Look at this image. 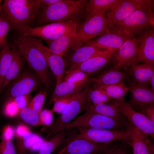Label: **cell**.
Returning <instances> with one entry per match:
<instances>
[{
  "label": "cell",
  "mask_w": 154,
  "mask_h": 154,
  "mask_svg": "<svg viewBox=\"0 0 154 154\" xmlns=\"http://www.w3.org/2000/svg\"><path fill=\"white\" fill-rule=\"evenodd\" d=\"M88 1L61 0L42 10H39L36 19L38 25L48 23L78 21L86 14Z\"/></svg>",
  "instance_id": "1"
},
{
  "label": "cell",
  "mask_w": 154,
  "mask_h": 154,
  "mask_svg": "<svg viewBox=\"0 0 154 154\" xmlns=\"http://www.w3.org/2000/svg\"><path fill=\"white\" fill-rule=\"evenodd\" d=\"M13 44L42 82L49 88L50 79L48 66L42 53L29 36L19 34L14 40Z\"/></svg>",
  "instance_id": "2"
},
{
  "label": "cell",
  "mask_w": 154,
  "mask_h": 154,
  "mask_svg": "<svg viewBox=\"0 0 154 154\" xmlns=\"http://www.w3.org/2000/svg\"><path fill=\"white\" fill-rule=\"evenodd\" d=\"M41 0H5L2 11L8 18L10 26L16 29L29 26L36 19Z\"/></svg>",
  "instance_id": "3"
},
{
  "label": "cell",
  "mask_w": 154,
  "mask_h": 154,
  "mask_svg": "<svg viewBox=\"0 0 154 154\" xmlns=\"http://www.w3.org/2000/svg\"><path fill=\"white\" fill-rule=\"evenodd\" d=\"M77 23L72 21L49 23L32 27L29 26L15 29L19 34L40 37L46 42L64 36L74 37L79 39Z\"/></svg>",
  "instance_id": "4"
},
{
  "label": "cell",
  "mask_w": 154,
  "mask_h": 154,
  "mask_svg": "<svg viewBox=\"0 0 154 154\" xmlns=\"http://www.w3.org/2000/svg\"><path fill=\"white\" fill-rule=\"evenodd\" d=\"M89 84L72 96L70 101L60 117L50 127L47 138L53 133L64 131L71 121L82 111H85L91 104L88 97L90 89Z\"/></svg>",
  "instance_id": "5"
},
{
  "label": "cell",
  "mask_w": 154,
  "mask_h": 154,
  "mask_svg": "<svg viewBox=\"0 0 154 154\" xmlns=\"http://www.w3.org/2000/svg\"><path fill=\"white\" fill-rule=\"evenodd\" d=\"M154 13L143 10H137L124 19L119 21L110 30L129 38L140 35L149 26L154 28Z\"/></svg>",
  "instance_id": "6"
},
{
  "label": "cell",
  "mask_w": 154,
  "mask_h": 154,
  "mask_svg": "<svg viewBox=\"0 0 154 154\" xmlns=\"http://www.w3.org/2000/svg\"><path fill=\"white\" fill-rule=\"evenodd\" d=\"M126 122L118 121L86 110L74 121L70 122L65 129L74 128H97L113 130L125 129Z\"/></svg>",
  "instance_id": "7"
},
{
  "label": "cell",
  "mask_w": 154,
  "mask_h": 154,
  "mask_svg": "<svg viewBox=\"0 0 154 154\" xmlns=\"http://www.w3.org/2000/svg\"><path fill=\"white\" fill-rule=\"evenodd\" d=\"M61 145L56 154H100L112 146L91 142L78 134L67 136Z\"/></svg>",
  "instance_id": "8"
},
{
  "label": "cell",
  "mask_w": 154,
  "mask_h": 154,
  "mask_svg": "<svg viewBox=\"0 0 154 154\" xmlns=\"http://www.w3.org/2000/svg\"><path fill=\"white\" fill-rule=\"evenodd\" d=\"M149 9L147 0H117L106 13L110 29L135 11L141 9L148 11Z\"/></svg>",
  "instance_id": "9"
},
{
  "label": "cell",
  "mask_w": 154,
  "mask_h": 154,
  "mask_svg": "<svg viewBox=\"0 0 154 154\" xmlns=\"http://www.w3.org/2000/svg\"><path fill=\"white\" fill-rule=\"evenodd\" d=\"M80 136L95 143L108 144L116 140L127 142L129 132L125 129L113 130L97 128H78Z\"/></svg>",
  "instance_id": "10"
},
{
  "label": "cell",
  "mask_w": 154,
  "mask_h": 154,
  "mask_svg": "<svg viewBox=\"0 0 154 154\" xmlns=\"http://www.w3.org/2000/svg\"><path fill=\"white\" fill-rule=\"evenodd\" d=\"M110 31L106 13L84 21L77 31L80 40L84 44Z\"/></svg>",
  "instance_id": "11"
},
{
  "label": "cell",
  "mask_w": 154,
  "mask_h": 154,
  "mask_svg": "<svg viewBox=\"0 0 154 154\" xmlns=\"http://www.w3.org/2000/svg\"><path fill=\"white\" fill-rule=\"evenodd\" d=\"M29 36L31 39L42 54L47 65L54 76L56 86L64 81L66 75V62L62 57L52 52L42 43L41 39Z\"/></svg>",
  "instance_id": "12"
},
{
  "label": "cell",
  "mask_w": 154,
  "mask_h": 154,
  "mask_svg": "<svg viewBox=\"0 0 154 154\" xmlns=\"http://www.w3.org/2000/svg\"><path fill=\"white\" fill-rule=\"evenodd\" d=\"M111 101L130 122L153 138L154 123L143 114L133 109L125 102V99L120 101L111 100Z\"/></svg>",
  "instance_id": "13"
},
{
  "label": "cell",
  "mask_w": 154,
  "mask_h": 154,
  "mask_svg": "<svg viewBox=\"0 0 154 154\" xmlns=\"http://www.w3.org/2000/svg\"><path fill=\"white\" fill-rule=\"evenodd\" d=\"M12 81L8 92L10 99L31 94L38 87L42 82L36 74L29 71L20 73Z\"/></svg>",
  "instance_id": "14"
},
{
  "label": "cell",
  "mask_w": 154,
  "mask_h": 154,
  "mask_svg": "<svg viewBox=\"0 0 154 154\" xmlns=\"http://www.w3.org/2000/svg\"><path fill=\"white\" fill-rule=\"evenodd\" d=\"M126 81L130 94L129 100L127 103L133 109L138 110L145 106L154 104V92L151 88L129 78Z\"/></svg>",
  "instance_id": "15"
},
{
  "label": "cell",
  "mask_w": 154,
  "mask_h": 154,
  "mask_svg": "<svg viewBox=\"0 0 154 154\" xmlns=\"http://www.w3.org/2000/svg\"><path fill=\"white\" fill-rule=\"evenodd\" d=\"M139 39V46L130 64L141 63L154 64L153 28L143 32Z\"/></svg>",
  "instance_id": "16"
},
{
  "label": "cell",
  "mask_w": 154,
  "mask_h": 154,
  "mask_svg": "<svg viewBox=\"0 0 154 154\" xmlns=\"http://www.w3.org/2000/svg\"><path fill=\"white\" fill-rule=\"evenodd\" d=\"M125 127L129 132L127 142L132 147L133 154H153V146L149 143L148 134L129 121Z\"/></svg>",
  "instance_id": "17"
},
{
  "label": "cell",
  "mask_w": 154,
  "mask_h": 154,
  "mask_svg": "<svg viewBox=\"0 0 154 154\" xmlns=\"http://www.w3.org/2000/svg\"><path fill=\"white\" fill-rule=\"evenodd\" d=\"M117 50H109L100 55L91 58L77 65L69 66V71H79L91 75L96 73L108 65Z\"/></svg>",
  "instance_id": "18"
},
{
  "label": "cell",
  "mask_w": 154,
  "mask_h": 154,
  "mask_svg": "<svg viewBox=\"0 0 154 154\" xmlns=\"http://www.w3.org/2000/svg\"><path fill=\"white\" fill-rule=\"evenodd\" d=\"M139 43V38L134 37L127 40L118 49L110 63L126 72L135 54Z\"/></svg>",
  "instance_id": "19"
},
{
  "label": "cell",
  "mask_w": 154,
  "mask_h": 154,
  "mask_svg": "<svg viewBox=\"0 0 154 154\" xmlns=\"http://www.w3.org/2000/svg\"><path fill=\"white\" fill-rule=\"evenodd\" d=\"M129 38L110 30L109 32L90 40L85 44L102 49L116 50Z\"/></svg>",
  "instance_id": "20"
},
{
  "label": "cell",
  "mask_w": 154,
  "mask_h": 154,
  "mask_svg": "<svg viewBox=\"0 0 154 154\" xmlns=\"http://www.w3.org/2000/svg\"><path fill=\"white\" fill-rule=\"evenodd\" d=\"M91 79L77 82L63 81L56 85L47 104L49 106L56 102L75 94L91 82Z\"/></svg>",
  "instance_id": "21"
},
{
  "label": "cell",
  "mask_w": 154,
  "mask_h": 154,
  "mask_svg": "<svg viewBox=\"0 0 154 154\" xmlns=\"http://www.w3.org/2000/svg\"><path fill=\"white\" fill-rule=\"evenodd\" d=\"M127 73L119 67L112 65L108 67L97 76L91 79L94 84V88L111 85L129 79Z\"/></svg>",
  "instance_id": "22"
},
{
  "label": "cell",
  "mask_w": 154,
  "mask_h": 154,
  "mask_svg": "<svg viewBox=\"0 0 154 154\" xmlns=\"http://www.w3.org/2000/svg\"><path fill=\"white\" fill-rule=\"evenodd\" d=\"M47 47L52 52L62 57L71 49L74 50L83 46V43L76 37L64 36L47 42Z\"/></svg>",
  "instance_id": "23"
},
{
  "label": "cell",
  "mask_w": 154,
  "mask_h": 154,
  "mask_svg": "<svg viewBox=\"0 0 154 154\" xmlns=\"http://www.w3.org/2000/svg\"><path fill=\"white\" fill-rule=\"evenodd\" d=\"M108 50L85 45L74 50L68 56L65 60L67 65L69 66L75 65L91 58L102 54Z\"/></svg>",
  "instance_id": "24"
},
{
  "label": "cell",
  "mask_w": 154,
  "mask_h": 154,
  "mask_svg": "<svg viewBox=\"0 0 154 154\" xmlns=\"http://www.w3.org/2000/svg\"><path fill=\"white\" fill-rule=\"evenodd\" d=\"M126 72L132 78V80L139 84L148 86L154 74V64L133 63L127 67Z\"/></svg>",
  "instance_id": "25"
},
{
  "label": "cell",
  "mask_w": 154,
  "mask_h": 154,
  "mask_svg": "<svg viewBox=\"0 0 154 154\" xmlns=\"http://www.w3.org/2000/svg\"><path fill=\"white\" fill-rule=\"evenodd\" d=\"M13 57L5 75L1 88V92L10 82L13 80L20 74L25 62L24 58L20 54L13 44H11Z\"/></svg>",
  "instance_id": "26"
},
{
  "label": "cell",
  "mask_w": 154,
  "mask_h": 154,
  "mask_svg": "<svg viewBox=\"0 0 154 154\" xmlns=\"http://www.w3.org/2000/svg\"><path fill=\"white\" fill-rule=\"evenodd\" d=\"M86 110L118 121H126L125 117L112 102L111 100L107 103L91 104L88 106Z\"/></svg>",
  "instance_id": "27"
},
{
  "label": "cell",
  "mask_w": 154,
  "mask_h": 154,
  "mask_svg": "<svg viewBox=\"0 0 154 154\" xmlns=\"http://www.w3.org/2000/svg\"><path fill=\"white\" fill-rule=\"evenodd\" d=\"M117 0H90L86 7V19L87 21L96 16L106 13Z\"/></svg>",
  "instance_id": "28"
},
{
  "label": "cell",
  "mask_w": 154,
  "mask_h": 154,
  "mask_svg": "<svg viewBox=\"0 0 154 154\" xmlns=\"http://www.w3.org/2000/svg\"><path fill=\"white\" fill-rule=\"evenodd\" d=\"M11 45L7 43L0 52V94L5 75L12 58Z\"/></svg>",
  "instance_id": "29"
},
{
  "label": "cell",
  "mask_w": 154,
  "mask_h": 154,
  "mask_svg": "<svg viewBox=\"0 0 154 154\" xmlns=\"http://www.w3.org/2000/svg\"><path fill=\"white\" fill-rule=\"evenodd\" d=\"M49 140L45 141L37 154H51L58 146L61 145L67 137L66 131L60 132Z\"/></svg>",
  "instance_id": "30"
},
{
  "label": "cell",
  "mask_w": 154,
  "mask_h": 154,
  "mask_svg": "<svg viewBox=\"0 0 154 154\" xmlns=\"http://www.w3.org/2000/svg\"><path fill=\"white\" fill-rule=\"evenodd\" d=\"M125 81L123 80L116 84L100 86L96 88H102L106 92L111 98L117 100H121L125 99V96L128 91V86Z\"/></svg>",
  "instance_id": "31"
},
{
  "label": "cell",
  "mask_w": 154,
  "mask_h": 154,
  "mask_svg": "<svg viewBox=\"0 0 154 154\" xmlns=\"http://www.w3.org/2000/svg\"><path fill=\"white\" fill-rule=\"evenodd\" d=\"M88 97L90 102L93 104L107 103L110 101L111 98L106 92L101 88H97L90 90Z\"/></svg>",
  "instance_id": "32"
},
{
  "label": "cell",
  "mask_w": 154,
  "mask_h": 154,
  "mask_svg": "<svg viewBox=\"0 0 154 154\" xmlns=\"http://www.w3.org/2000/svg\"><path fill=\"white\" fill-rule=\"evenodd\" d=\"M20 113L21 117L26 122L32 125H39V114L33 109L27 106Z\"/></svg>",
  "instance_id": "33"
},
{
  "label": "cell",
  "mask_w": 154,
  "mask_h": 154,
  "mask_svg": "<svg viewBox=\"0 0 154 154\" xmlns=\"http://www.w3.org/2000/svg\"><path fill=\"white\" fill-rule=\"evenodd\" d=\"M10 27L8 18L1 11L0 16V49L7 43L6 37Z\"/></svg>",
  "instance_id": "34"
},
{
  "label": "cell",
  "mask_w": 154,
  "mask_h": 154,
  "mask_svg": "<svg viewBox=\"0 0 154 154\" xmlns=\"http://www.w3.org/2000/svg\"><path fill=\"white\" fill-rule=\"evenodd\" d=\"M46 94V91L40 92L29 102L27 106L33 109L39 114L43 107Z\"/></svg>",
  "instance_id": "35"
},
{
  "label": "cell",
  "mask_w": 154,
  "mask_h": 154,
  "mask_svg": "<svg viewBox=\"0 0 154 154\" xmlns=\"http://www.w3.org/2000/svg\"><path fill=\"white\" fill-rule=\"evenodd\" d=\"M90 74L79 71H69L66 70L64 81L71 82H80L90 78Z\"/></svg>",
  "instance_id": "36"
},
{
  "label": "cell",
  "mask_w": 154,
  "mask_h": 154,
  "mask_svg": "<svg viewBox=\"0 0 154 154\" xmlns=\"http://www.w3.org/2000/svg\"><path fill=\"white\" fill-rule=\"evenodd\" d=\"M39 125H50L53 120V112L52 110L45 109L39 114Z\"/></svg>",
  "instance_id": "37"
},
{
  "label": "cell",
  "mask_w": 154,
  "mask_h": 154,
  "mask_svg": "<svg viewBox=\"0 0 154 154\" xmlns=\"http://www.w3.org/2000/svg\"><path fill=\"white\" fill-rule=\"evenodd\" d=\"M0 154H18V153L10 141L3 140L0 143Z\"/></svg>",
  "instance_id": "38"
},
{
  "label": "cell",
  "mask_w": 154,
  "mask_h": 154,
  "mask_svg": "<svg viewBox=\"0 0 154 154\" xmlns=\"http://www.w3.org/2000/svg\"><path fill=\"white\" fill-rule=\"evenodd\" d=\"M72 96L58 100L54 103L52 112L61 114L65 107L70 101Z\"/></svg>",
  "instance_id": "39"
},
{
  "label": "cell",
  "mask_w": 154,
  "mask_h": 154,
  "mask_svg": "<svg viewBox=\"0 0 154 154\" xmlns=\"http://www.w3.org/2000/svg\"><path fill=\"white\" fill-rule=\"evenodd\" d=\"M20 111L13 99H10L6 104L4 108V112L6 115L11 117L17 114Z\"/></svg>",
  "instance_id": "40"
},
{
  "label": "cell",
  "mask_w": 154,
  "mask_h": 154,
  "mask_svg": "<svg viewBox=\"0 0 154 154\" xmlns=\"http://www.w3.org/2000/svg\"><path fill=\"white\" fill-rule=\"evenodd\" d=\"M100 154H131L125 146L116 145H112L109 149Z\"/></svg>",
  "instance_id": "41"
},
{
  "label": "cell",
  "mask_w": 154,
  "mask_h": 154,
  "mask_svg": "<svg viewBox=\"0 0 154 154\" xmlns=\"http://www.w3.org/2000/svg\"><path fill=\"white\" fill-rule=\"evenodd\" d=\"M30 97V94H29L19 96L12 99L15 102L20 111L27 106L29 102Z\"/></svg>",
  "instance_id": "42"
},
{
  "label": "cell",
  "mask_w": 154,
  "mask_h": 154,
  "mask_svg": "<svg viewBox=\"0 0 154 154\" xmlns=\"http://www.w3.org/2000/svg\"><path fill=\"white\" fill-rule=\"evenodd\" d=\"M137 111L138 112L143 114L154 123V104L145 106Z\"/></svg>",
  "instance_id": "43"
},
{
  "label": "cell",
  "mask_w": 154,
  "mask_h": 154,
  "mask_svg": "<svg viewBox=\"0 0 154 154\" xmlns=\"http://www.w3.org/2000/svg\"><path fill=\"white\" fill-rule=\"evenodd\" d=\"M3 135V140L10 141L14 135L13 128L10 126H6L4 129Z\"/></svg>",
  "instance_id": "44"
},
{
  "label": "cell",
  "mask_w": 154,
  "mask_h": 154,
  "mask_svg": "<svg viewBox=\"0 0 154 154\" xmlns=\"http://www.w3.org/2000/svg\"><path fill=\"white\" fill-rule=\"evenodd\" d=\"M44 141L39 137L31 146L29 149L32 152H38Z\"/></svg>",
  "instance_id": "45"
},
{
  "label": "cell",
  "mask_w": 154,
  "mask_h": 154,
  "mask_svg": "<svg viewBox=\"0 0 154 154\" xmlns=\"http://www.w3.org/2000/svg\"><path fill=\"white\" fill-rule=\"evenodd\" d=\"M61 0H41L40 9H43L58 2Z\"/></svg>",
  "instance_id": "46"
},
{
  "label": "cell",
  "mask_w": 154,
  "mask_h": 154,
  "mask_svg": "<svg viewBox=\"0 0 154 154\" xmlns=\"http://www.w3.org/2000/svg\"><path fill=\"white\" fill-rule=\"evenodd\" d=\"M30 132L28 128L25 125H21L18 126L16 130L17 135L20 137H23L26 133Z\"/></svg>",
  "instance_id": "47"
},
{
  "label": "cell",
  "mask_w": 154,
  "mask_h": 154,
  "mask_svg": "<svg viewBox=\"0 0 154 154\" xmlns=\"http://www.w3.org/2000/svg\"><path fill=\"white\" fill-rule=\"evenodd\" d=\"M149 84L151 85L152 88L151 89L154 92V74L151 78L149 81Z\"/></svg>",
  "instance_id": "48"
},
{
  "label": "cell",
  "mask_w": 154,
  "mask_h": 154,
  "mask_svg": "<svg viewBox=\"0 0 154 154\" xmlns=\"http://www.w3.org/2000/svg\"><path fill=\"white\" fill-rule=\"evenodd\" d=\"M2 1L0 0V16L2 10Z\"/></svg>",
  "instance_id": "49"
}]
</instances>
